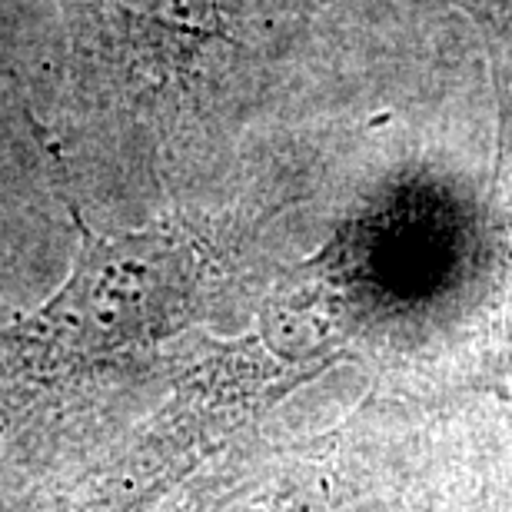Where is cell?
I'll return each mask as SVG.
<instances>
[{
    "label": "cell",
    "instance_id": "6da1fadb",
    "mask_svg": "<svg viewBox=\"0 0 512 512\" xmlns=\"http://www.w3.org/2000/svg\"><path fill=\"white\" fill-rule=\"evenodd\" d=\"M74 260L34 310L0 323V479H34L137 413L173 350L213 310L223 253L190 220L94 230L67 187Z\"/></svg>",
    "mask_w": 512,
    "mask_h": 512
},
{
    "label": "cell",
    "instance_id": "7a4b0ae2",
    "mask_svg": "<svg viewBox=\"0 0 512 512\" xmlns=\"http://www.w3.org/2000/svg\"><path fill=\"white\" fill-rule=\"evenodd\" d=\"M77 104L97 124L160 114L213 47L230 44L223 0H57Z\"/></svg>",
    "mask_w": 512,
    "mask_h": 512
}]
</instances>
